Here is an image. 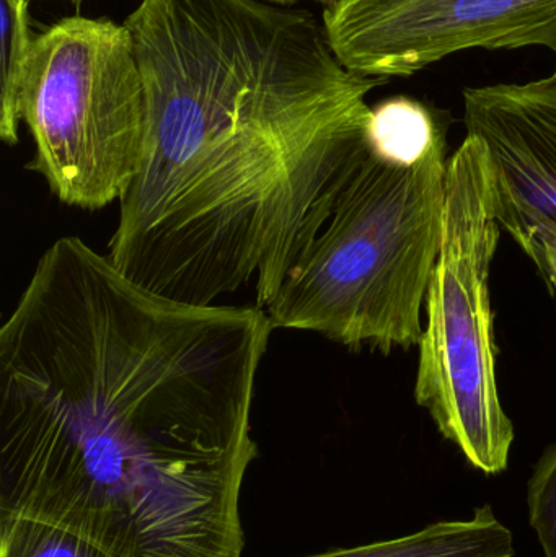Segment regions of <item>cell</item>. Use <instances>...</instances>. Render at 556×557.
<instances>
[{"label":"cell","instance_id":"1","mask_svg":"<svg viewBox=\"0 0 556 557\" xmlns=\"http://www.w3.org/2000/svg\"><path fill=\"white\" fill-rule=\"evenodd\" d=\"M260 307L153 294L55 240L0 327V519L114 557H242Z\"/></svg>","mask_w":556,"mask_h":557},{"label":"cell","instance_id":"2","mask_svg":"<svg viewBox=\"0 0 556 557\" xmlns=\"http://www.w3.org/2000/svg\"><path fill=\"white\" fill-rule=\"evenodd\" d=\"M149 107L146 152L107 257L153 294L214 305L260 292L320 199L369 149L353 74L263 13L201 5L134 39Z\"/></svg>","mask_w":556,"mask_h":557},{"label":"cell","instance_id":"3","mask_svg":"<svg viewBox=\"0 0 556 557\" xmlns=\"http://www.w3.org/2000/svg\"><path fill=\"white\" fill-rule=\"evenodd\" d=\"M446 140L401 166L353 163L300 225L257 307L274 327L349 349L420 346L421 310L443 242Z\"/></svg>","mask_w":556,"mask_h":557},{"label":"cell","instance_id":"4","mask_svg":"<svg viewBox=\"0 0 556 557\" xmlns=\"http://www.w3.org/2000/svg\"><path fill=\"white\" fill-rule=\"evenodd\" d=\"M502 225L493 166L467 136L447 160L443 242L427 297L415 398L475 470L508 468L515 425L499 401L490 270Z\"/></svg>","mask_w":556,"mask_h":557},{"label":"cell","instance_id":"5","mask_svg":"<svg viewBox=\"0 0 556 557\" xmlns=\"http://www.w3.org/2000/svg\"><path fill=\"white\" fill-rule=\"evenodd\" d=\"M28 170L72 208L120 202L139 172L149 107L124 23L67 16L36 33L18 103Z\"/></svg>","mask_w":556,"mask_h":557},{"label":"cell","instance_id":"6","mask_svg":"<svg viewBox=\"0 0 556 557\" xmlns=\"http://www.w3.org/2000/svg\"><path fill=\"white\" fill-rule=\"evenodd\" d=\"M322 22L348 71L385 81L472 49L556 52V0H333Z\"/></svg>","mask_w":556,"mask_h":557},{"label":"cell","instance_id":"7","mask_svg":"<svg viewBox=\"0 0 556 557\" xmlns=\"http://www.w3.org/2000/svg\"><path fill=\"white\" fill-rule=\"evenodd\" d=\"M467 136L482 139L493 166L503 231L556 222V77L464 90Z\"/></svg>","mask_w":556,"mask_h":557},{"label":"cell","instance_id":"8","mask_svg":"<svg viewBox=\"0 0 556 557\" xmlns=\"http://www.w3.org/2000/svg\"><path fill=\"white\" fill-rule=\"evenodd\" d=\"M511 530L492 507L475 509L470 520L437 522L404 539L351 549H332L310 557H515Z\"/></svg>","mask_w":556,"mask_h":557},{"label":"cell","instance_id":"9","mask_svg":"<svg viewBox=\"0 0 556 557\" xmlns=\"http://www.w3.org/2000/svg\"><path fill=\"white\" fill-rule=\"evenodd\" d=\"M368 140L372 152L395 165L421 162L436 144L446 140L437 114L423 101L394 97L371 108Z\"/></svg>","mask_w":556,"mask_h":557},{"label":"cell","instance_id":"10","mask_svg":"<svg viewBox=\"0 0 556 557\" xmlns=\"http://www.w3.org/2000/svg\"><path fill=\"white\" fill-rule=\"evenodd\" d=\"M29 2L0 0V139L9 146L20 140V94L36 38Z\"/></svg>","mask_w":556,"mask_h":557},{"label":"cell","instance_id":"11","mask_svg":"<svg viewBox=\"0 0 556 557\" xmlns=\"http://www.w3.org/2000/svg\"><path fill=\"white\" fill-rule=\"evenodd\" d=\"M0 557H114L97 543L54 523L0 519Z\"/></svg>","mask_w":556,"mask_h":557},{"label":"cell","instance_id":"12","mask_svg":"<svg viewBox=\"0 0 556 557\" xmlns=\"http://www.w3.org/2000/svg\"><path fill=\"white\" fill-rule=\"evenodd\" d=\"M528 506L545 557H556V444L542 455L529 481Z\"/></svg>","mask_w":556,"mask_h":557},{"label":"cell","instance_id":"13","mask_svg":"<svg viewBox=\"0 0 556 557\" xmlns=\"http://www.w3.org/2000/svg\"><path fill=\"white\" fill-rule=\"evenodd\" d=\"M509 235L534 261L545 281L556 288V222L535 219L519 225Z\"/></svg>","mask_w":556,"mask_h":557},{"label":"cell","instance_id":"14","mask_svg":"<svg viewBox=\"0 0 556 557\" xmlns=\"http://www.w3.org/2000/svg\"><path fill=\"white\" fill-rule=\"evenodd\" d=\"M267 2L277 3V5L294 7L299 0H267ZM313 2L322 3L323 7L330 5L333 0H313Z\"/></svg>","mask_w":556,"mask_h":557},{"label":"cell","instance_id":"15","mask_svg":"<svg viewBox=\"0 0 556 557\" xmlns=\"http://www.w3.org/2000/svg\"><path fill=\"white\" fill-rule=\"evenodd\" d=\"M67 2L81 3L82 0H67Z\"/></svg>","mask_w":556,"mask_h":557},{"label":"cell","instance_id":"16","mask_svg":"<svg viewBox=\"0 0 556 557\" xmlns=\"http://www.w3.org/2000/svg\"><path fill=\"white\" fill-rule=\"evenodd\" d=\"M555 54H556V52H555ZM552 75H555V77H556V69H555V72H554V74H552Z\"/></svg>","mask_w":556,"mask_h":557}]
</instances>
